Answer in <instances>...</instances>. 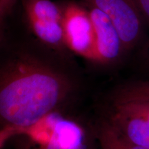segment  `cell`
<instances>
[{
    "label": "cell",
    "instance_id": "5b68a950",
    "mask_svg": "<svg viewBox=\"0 0 149 149\" xmlns=\"http://www.w3.org/2000/svg\"><path fill=\"white\" fill-rule=\"evenodd\" d=\"M100 9L115 25L126 51L137 45L142 34L143 17L135 0H81Z\"/></svg>",
    "mask_w": 149,
    "mask_h": 149
},
{
    "label": "cell",
    "instance_id": "8fae6325",
    "mask_svg": "<svg viewBox=\"0 0 149 149\" xmlns=\"http://www.w3.org/2000/svg\"><path fill=\"white\" fill-rule=\"evenodd\" d=\"M3 27L0 25V45L2 44L3 41Z\"/></svg>",
    "mask_w": 149,
    "mask_h": 149
},
{
    "label": "cell",
    "instance_id": "3957f363",
    "mask_svg": "<svg viewBox=\"0 0 149 149\" xmlns=\"http://www.w3.org/2000/svg\"><path fill=\"white\" fill-rule=\"evenodd\" d=\"M102 119L130 141L149 149V81L115 88Z\"/></svg>",
    "mask_w": 149,
    "mask_h": 149
},
{
    "label": "cell",
    "instance_id": "277c9868",
    "mask_svg": "<svg viewBox=\"0 0 149 149\" xmlns=\"http://www.w3.org/2000/svg\"><path fill=\"white\" fill-rule=\"evenodd\" d=\"M63 35L66 48L93 62L95 61V33L89 11L76 2L61 5Z\"/></svg>",
    "mask_w": 149,
    "mask_h": 149
},
{
    "label": "cell",
    "instance_id": "8992f818",
    "mask_svg": "<svg viewBox=\"0 0 149 149\" xmlns=\"http://www.w3.org/2000/svg\"><path fill=\"white\" fill-rule=\"evenodd\" d=\"M84 6L88 10L94 25L96 47L95 62L108 64L117 61L126 50L115 25L100 9Z\"/></svg>",
    "mask_w": 149,
    "mask_h": 149
},
{
    "label": "cell",
    "instance_id": "52a82bcc",
    "mask_svg": "<svg viewBox=\"0 0 149 149\" xmlns=\"http://www.w3.org/2000/svg\"><path fill=\"white\" fill-rule=\"evenodd\" d=\"M21 2L28 22L61 23V5L52 0H21Z\"/></svg>",
    "mask_w": 149,
    "mask_h": 149
},
{
    "label": "cell",
    "instance_id": "9c48e42d",
    "mask_svg": "<svg viewBox=\"0 0 149 149\" xmlns=\"http://www.w3.org/2000/svg\"><path fill=\"white\" fill-rule=\"evenodd\" d=\"M17 0H0V25L3 27L5 20L13 10Z\"/></svg>",
    "mask_w": 149,
    "mask_h": 149
},
{
    "label": "cell",
    "instance_id": "30bf717a",
    "mask_svg": "<svg viewBox=\"0 0 149 149\" xmlns=\"http://www.w3.org/2000/svg\"><path fill=\"white\" fill-rule=\"evenodd\" d=\"M143 17L149 23V0H135Z\"/></svg>",
    "mask_w": 149,
    "mask_h": 149
},
{
    "label": "cell",
    "instance_id": "6da1fadb",
    "mask_svg": "<svg viewBox=\"0 0 149 149\" xmlns=\"http://www.w3.org/2000/svg\"><path fill=\"white\" fill-rule=\"evenodd\" d=\"M3 44V42H2ZM0 45V149L46 115L74 111L81 81L60 52Z\"/></svg>",
    "mask_w": 149,
    "mask_h": 149
},
{
    "label": "cell",
    "instance_id": "ba28073f",
    "mask_svg": "<svg viewBox=\"0 0 149 149\" xmlns=\"http://www.w3.org/2000/svg\"><path fill=\"white\" fill-rule=\"evenodd\" d=\"M94 128L100 149H146L126 138L102 119Z\"/></svg>",
    "mask_w": 149,
    "mask_h": 149
},
{
    "label": "cell",
    "instance_id": "7a4b0ae2",
    "mask_svg": "<svg viewBox=\"0 0 149 149\" xmlns=\"http://www.w3.org/2000/svg\"><path fill=\"white\" fill-rule=\"evenodd\" d=\"M8 142L13 149H95L97 144L94 125L74 111L46 115L19 130Z\"/></svg>",
    "mask_w": 149,
    "mask_h": 149
}]
</instances>
